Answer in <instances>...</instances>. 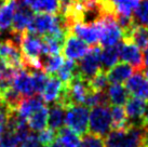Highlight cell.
Returning a JSON list of instances; mask_svg holds the SVG:
<instances>
[{
  "label": "cell",
  "instance_id": "obj_9",
  "mask_svg": "<svg viewBox=\"0 0 148 147\" xmlns=\"http://www.w3.org/2000/svg\"><path fill=\"white\" fill-rule=\"evenodd\" d=\"M89 50L90 47L86 42L75 36L74 34L69 33L65 38L62 52L67 60L76 61L80 60L83 55H86Z\"/></svg>",
  "mask_w": 148,
  "mask_h": 147
},
{
  "label": "cell",
  "instance_id": "obj_42",
  "mask_svg": "<svg viewBox=\"0 0 148 147\" xmlns=\"http://www.w3.org/2000/svg\"><path fill=\"white\" fill-rule=\"evenodd\" d=\"M83 3H97L101 0H80Z\"/></svg>",
  "mask_w": 148,
  "mask_h": 147
},
{
  "label": "cell",
  "instance_id": "obj_8",
  "mask_svg": "<svg viewBox=\"0 0 148 147\" xmlns=\"http://www.w3.org/2000/svg\"><path fill=\"white\" fill-rule=\"evenodd\" d=\"M34 17V11L26 0H16V8L14 12L11 29L18 33H24L28 28Z\"/></svg>",
  "mask_w": 148,
  "mask_h": 147
},
{
  "label": "cell",
  "instance_id": "obj_22",
  "mask_svg": "<svg viewBox=\"0 0 148 147\" xmlns=\"http://www.w3.org/2000/svg\"><path fill=\"white\" fill-rule=\"evenodd\" d=\"M56 141L62 147H79L81 143V137L69 128L63 127L58 131Z\"/></svg>",
  "mask_w": 148,
  "mask_h": 147
},
{
  "label": "cell",
  "instance_id": "obj_10",
  "mask_svg": "<svg viewBox=\"0 0 148 147\" xmlns=\"http://www.w3.org/2000/svg\"><path fill=\"white\" fill-rule=\"evenodd\" d=\"M0 56L4 62L15 70L23 69L21 47L9 39H0Z\"/></svg>",
  "mask_w": 148,
  "mask_h": 147
},
{
  "label": "cell",
  "instance_id": "obj_21",
  "mask_svg": "<svg viewBox=\"0 0 148 147\" xmlns=\"http://www.w3.org/2000/svg\"><path fill=\"white\" fill-rule=\"evenodd\" d=\"M48 111H49V108L43 106L30 115L27 118L29 129H32L35 132H39L45 129L48 124Z\"/></svg>",
  "mask_w": 148,
  "mask_h": 147
},
{
  "label": "cell",
  "instance_id": "obj_24",
  "mask_svg": "<svg viewBox=\"0 0 148 147\" xmlns=\"http://www.w3.org/2000/svg\"><path fill=\"white\" fill-rule=\"evenodd\" d=\"M24 96L18 91L15 90L12 86L9 87L7 90L0 94L1 102L3 103L9 110H17Z\"/></svg>",
  "mask_w": 148,
  "mask_h": 147
},
{
  "label": "cell",
  "instance_id": "obj_30",
  "mask_svg": "<svg viewBox=\"0 0 148 147\" xmlns=\"http://www.w3.org/2000/svg\"><path fill=\"white\" fill-rule=\"evenodd\" d=\"M132 19L136 25L148 27V0H140L138 7L132 14Z\"/></svg>",
  "mask_w": 148,
  "mask_h": 147
},
{
  "label": "cell",
  "instance_id": "obj_32",
  "mask_svg": "<svg viewBox=\"0 0 148 147\" xmlns=\"http://www.w3.org/2000/svg\"><path fill=\"white\" fill-rule=\"evenodd\" d=\"M127 130V129H125ZM125 130H112L104 139L106 147H121L123 143Z\"/></svg>",
  "mask_w": 148,
  "mask_h": 147
},
{
  "label": "cell",
  "instance_id": "obj_39",
  "mask_svg": "<svg viewBox=\"0 0 148 147\" xmlns=\"http://www.w3.org/2000/svg\"><path fill=\"white\" fill-rule=\"evenodd\" d=\"M140 147H148V127L143 128L140 135Z\"/></svg>",
  "mask_w": 148,
  "mask_h": 147
},
{
  "label": "cell",
  "instance_id": "obj_40",
  "mask_svg": "<svg viewBox=\"0 0 148 147\" xmlns=\"http://www.w3.org/2000/svg\"><path fill=\"white\" fill-rule=\"evenodd\" d=\"M142 117H143V120H144V126L145 127H148V103L145 104V108Z\"/></svg>",
  "mask_w": 148,
  "mask_h": 147
},
{
  "label": "cell",
  "instance_id": "obj_3",
  "mask_svg": "<svg viewBox=\"0 0 148 147\" xmlns=\"http://www.w3.org/2000/svg\"><path fill=\"white\" fill-rule=\"evenodd\" d=\"M111 130V115L109 106L92 107L89 116V130L91 134L105 139Z\"/></svg>",
  "mask_w": 148,
  "mask_h": 147
},
{
  "label": "cell",
  "instance_id": "obj_27",
  "mask_svg": "<svg viewBox=\"0 0 148 147\" xmlns=\"http://www.w3.org/2000/svg\"><path fill=\"white\" fill-rule=\"evenodd\" d=\"M127 40L133 42L140 49H145L148 43V27L143 25H135Z\"/></svg>",
  "mask_w": 148,
  "mask_h": 147
},
{
  "label": "cell",
  "instance_id": "obj_4",
  "mask_svg": "<svg viewBox=\"0 0 148 147\" xmlns=\"http://www.w3.org/2000/svg\"><path fill=\"white\" fill-rule=\"evenodd\" d=\"M89 107L75 104L66 109L65 123L67 128L73 130L80 136H83L88 133L89 130Z\"/></svg>",
  "mask_w": 148,
  "mask_h": 147
},
{
  "label": "cell",
  "instance_id": "obj_7",
  "mask_svg": "<svg viewBox=\"0 0 148 147\" xmlns=\"http://www.w3.org/2000/svg\"><path fill=\"white\" fill-rule=\"evenodd\" d=\"M64 84L66 87V90H67L69 100L73 105L75 104L83 105V102H84L88 93L92 90L90 88L89 81L81 78L80 76H74L69 81Z\"/></svg>",
  "mask_w": 148,
  "mask_h": 147
},
{
  "label": "cell",
  "instance_id": "obj_17",
  "mask_svg": "<svg viewBox=\"0 0 148 147\" xmlns=\"http://www.w3.org/2000/svg\"><path fill=\"white\" fill-rule=\"evenodd\" d=\"M66 109L63 106L53 103V105L49 108L48 111V126L50 129L58 131L64 127L65 123Z\"/></svg>",
  "mask_w": 148,
  "mask_h": 147
},
{
  "label": "cell",
  "instance_id": "obj_41",
  "mask_svg": "<svg viewBox=\"0 0 148 147\" xmlns=\"http://www.w3.org/2000/svg\"><path fill=\"white\" fill-rule=\"evenodd\" d=\"M143 58H144L145 67H148V43L144 49V55H143Z\"/></svg>",
  "mask_w": 148,
  "mask_h": 147
},
{
  "label": "cell",
  "instance_id": "obj_29",
  "mask_svg": "<svg viewBox=\"0 0 148 147\" xmlns=\"http://www.w3.org/2000/svg\"><path fill=\"white\" fill-rule=\"evenodd\" d=\"M32 76V80H33V86L35 89V93L39 94L42 93V91L45 89L47 82L49 80V75L45 73L42 69H33L28 70Z\"/></svg>",
  "mask_w": 148,
  "mask_h": 147
},
{
  "label": "cell",
  "instance_id": "obj_26",
  "mask_svg": "<svg viewBox=\"0 0 148 147\" xmlns=\"http://www.w3.org/2000/svg\"><path fill=\"white\" fill-rule=\"evenodd\" d=\"M111 129L112 130H125L127 129V116L122 106H114L110 109Z\"/></svg>",
  "mask_w": 148,
  "mask_h": 147
},
{
  "label": "cell",
  "instance_id": "obj_23",
  "mask_svg": "<svg viewBox=\"0 0 148 147\" xmlns=\"http://www.w3.org/2000/svg\"><path fill=\"white\" fill-rule=\"evenodd\" d=\"M26 2L36 13H58V0H26Z\"/></svg>",
  "mask_w": 148,
  "mask_h": 147
},
{
  "label": "cell",
  "instance_id": "obj_12",
  "mask_svg": "<svg viewBox=\"0 0 148 147\" xmlns=\"http://www.w3.org/2000/svg\"><path fill=\"white\" fill-rule=\"evenodd\" d=\"M125 88L133 96L148 101V80L142 71H136L125 81Z\"/></svg>",
  "mask_w": 148,
  "mask_h": 147
},
{
  "label": "cell",
  "instance_id": "obj_25",
  "mask_svg": "<svg viewBox=\"0 0 148 147\" xmlns=\"http://www.w3.org/2000/svg\"><path fill=\"white\" fill-rule=\"evenodd\" d=\"M42 70L48 75H54L58 70V68L64 63V57L61 54L49 55V54H42L40 57Z\"/></svg>",
  "mask_w": 148,
  "mask_h": 147
},
{
  "label": "cell",
  "instance_id": "obj_43",
  "mask_svg": "<svg viewBox=\"0 0 148 147\" xmlns=\"http://www.w3.org/2000/svg\"><path fill=\"white\" fill-rule=\"evenodd\" d=\"M45 147H62V146L60 145V143H58V141H55L54 143L50 144V145H47V146H45Z\"/></svg>",
  "mask_w": 148,
  "mask_h": 147
},
{
  "label": "cell",
  "instance_id": "obj_45",
  "mask_svg": "<svg viewBox=\"0 0 148 147\" xmlns=\"http://www.w3.org/2000/svg\"><path fill=\"white\" fill-rule=\"evenodd\" d=\"M7 1H8V0H0V7H1V5H3Z\"/></svg>",
  "mask_w": 148,
  "mask_h": 147
},
{
  "label": "cell",
  "instance_id": "obj_35",
  "mask_svg": "<svg viewBox=\"0 0 148 147\" xmlns=\"http://www.w3.org/2000/svg\"><path fill=\"white\" fill-rule=\"evenodd\" d=\"M18 70H15L11 66H9L2 57L0 56V80L4 81H13V78Z\"/></svg>",
  "mask_w": 148,
  "mask_h": 147
},
{
  "label": "cell",
  "instance_id": "obj_1",
  "mask_svg": "<svg viewBox=\"0 0 148 147\" xmlns=\"http://www.w3.org/2000/svg\"><path fill=\"white\" fill-rule=\"evenodd\" d=\"M23 68L26 70L42 69L40 57L42 55V37L32 32L23 33L21 42Z\"/></svg>",
  "mask_w": 148,
  "mask_h": 147
},
{
  "label": "cell",
  "instance_id": "obj_6",
  "mask_svg": "<svg viewBox=\"0 0 148 147\" xmlns=\"http://www.w3.org/2000/svg\"><path fill=\"white\" fill-rule=\"evenodd\" d=\"M119 57L122 62L127 63L133 67L135 71H143L145 69L144 58L138 47L129 40H122L120 42Z\"/></svg>",
  "mask_w": 148,
  "mask_h": 147
},
{
  "label": "cell",
  "instance_id": "obj_34",
  "mask_svg": "<svg viewBox=\"0 0 148 147\" xmlns=\"http://www.w3.org/2000/svg\"><path fill=\"white\" fill-rule=\"evenodd\" d=\"M79 147H105V142L103 137L88 132L82 136V141Z\"/></svg>",
  "mask_w": 148,
  "mask_h": 147
},
{
  "label": "cell",
  "instance_id": "obj_36",
  "mask_svg": "<svg viewBox=\"0 0 148 147\" xmlns=\"http://www.w3.org/2000/svg\"><path fill=\"white\" fill-rule=\"evenodd\" d=\"M56 136H58V131L52 130L49 128V129H43V130L39 131L38 139L41 143V145L47 146V145L54 143L56 141Z\"/></svg>",
  "mask_w": 148,
  "mask_h": 147
},
{
  "label": "cell",
  "instance_id": "obj_2",
  "mask_svg": "<svg viewBox=\"0 0 148 147\" xmlns=\"http://www.w3.org/2000/svg\"><path fill=\"white\" fill-rule=\"evenodd\" d=\"M101 53L102 49L97 45H93L86 55H83L78 63H76V70L74 76H80L81 78L90 81L97 73L101 71Z\"/></svg>",
  "mask_w": 148,
  "mask_h": 147
},
{
  "label": "cell",
  "instance_id": "obj_33",
  "mask_svg": "<svg viewBox=\"0 0 148 147\" xmlns=\"http://www.w3.org/2000/svg\"><path fill=\"white\" fill-rule=\"evenodd\" d=\"M90 88L93 91H106L107 88H108V79H107V76L105 71L101 70L99 73H97L94 77L91 79L90 81Z\"/></svg>",
  "mask_w": 148,
  "mask_h": 147
},
{
  "label": "cell",
  "instance_id": "obj_31",
  "mask_svg": "<svg viewBox=\"0 0 148 147\" xmlns=\"http://www.w3.org/2000/svg\"><path fill=\"white\" fill-rule=\"evenodd\" d=\"M75 69H76V62L73 61V60L64 61L62 66L58 68L56 77H58L63 83H67L71 78L74 77Z\"/></svg>",
  "mask_w": 148,
  "mask_h": 147
},
{
  "label": "cell",
  "instance_id": "obj_13",
  "mask_svg": "<svg viewBox=\"0 0 148 147\" xmlns=\"http://www.w3.org/2000/svg\"><path fill=\"white\" fill-rule=\"evenodd\" d=\"M12 87L16 91L26 98V96H32L35 94V89L33 86V80L30 73L26 69H21L16 73L14 76L12 81Z\"/></svg>",
  "mask_w": 148,
  "mask_h": 147
},
{
  "label": "cell",
  "instance_id": "obj_11",
  "mask_svg": "<svg viewBox=\"0 0 148 147\" xmlns=\"http://www.w3.org/2000/svg\"><path fill=\"white\" fill-rule=\"evenodd\" d=\"M70 33L80 38L84 42L91 45H95L99 42L101 27L99 23L94 24H83V23H74L70 27Z\"/></svg>",
  "mask_w": 148,
  "mask_h": 147
},
{
  "label": "cell",
  "instance_id": "obj_37",
  "mask_svg": "<svg viewBox=\"0 0 148 147\" xmlns=\"http://www.w3.org/2000/svg\"><path fill=\"white\" fill-rule=\"evenodd\" d=\"M21 147H42V145L38 139V135L30 132L28 136L22 142Z\"/></svg>",
  "mask_w": 148,
  "mask_h": 147
},
{
  "label": "cell",
  "instance_id": "obj_14",
  "mask_svg": "<svg viewBox=\"0 0 148 147\" xmlns=\"http://www.w3.org/2000/svg\"><path fill=\"white\" fill-rule=\"evenodd\" d=\"M133 71L134 69L131 65H129L127 63H124V62H121L112 66L110 69L107 70L106 76L110 83H122L131 77Z\"/></svg>",
  "mask_w": 148,
  "mask_h": 147
},
{
  "label": "cell",
  "instance_id": "obj_5",
  "mask_svg": "<svg viewBox=\"0 0 148 147\" xmlns=\"http://www.w3.org/2000/svg\"><path fill=\"white\" fill-rule=\"evenodd\" d=\"M99 25L101 27L99 42L103 47L117 45L122 39V30L116 21L115 15L105 14L102 20H99Z\"/></svg>",
  "mask_w": 148,
  "mask_h": 147
},
{
  "label": "cell",
  "instance_id": "obj_44",
  "mask_svg": "<svg viewBox=\"0 0 148 147\" xmlns=\"http://www.w3.org/2000/svg\"><path fill=\"white\" fill-rule=\"evenodd\" d=\"M144 76L146 77V79L148 80V69H146V70H144Z\"/></svg>",
  "mask_w": 148,
  "mask_h": 147
},
{
  "label": "cell",
  "instance_id": "obj_38",
  "mask_svg": "<svg viewBox=\"0 0 148 147\" xmlns=\"http://www.w3.org/2000/svg\"><path fill=\"white\" fill-rule=\"evenodd\" d=\"M9 109L5 107L2 110H0V135L3 132L4 127H5V122H7V116H8Z\"/></svg>",
  "mask_w": 148,
  "mask_h": 147
},
{
  "label": "cell",
  "instance_id": "obj_20",
  "mask_svg": "<svg viewBox=\"0 0 148 147\" xmlns=\"http://www.w3.org/2000/svg\"><path fill=\"white\" fill-rule=\"evenodd\" d=\"M15 8L16 0H8L0 7V32H5L11 28Z\"/></svg>",
  "mask_w": 148,
  "mask_h": 147
},
{
  "label": "cell",
  "instance_id": "obj_15",
  "mask_svg": "<svg viewBox=\"0 0 148 147\" xmlns=\"http://www.w3.org/2000/svg\"><path fill=\"white\" fill-rule=\"evenodd\" d=\"M43 106H45V101L41 95L34 94L32 96H26L22 100L21 104L17 108V113L27 120L30 115Z\"/></svg>",
  "mask_w": 148,
  "mask_h": 147
},
{
  "label": "cell",
  "instance_id": "obj_18",
  "mask_svg": "<svg viewBox=\"0 0 148 147\" xmlns=\"http://www.w3.org/2000/svg\"><path fill=\"white\" fill-rule=\"evenodd\" d=\"M63 88V82L55 75H51L42 91V98L45 103H54L58 100Z\"/></svg>",
  "mask_w": 148,
  "mask_h": 147
},
{
  "label": "cell",
  "instance_id": "obj_16",
  "mask_svg": "<svg viewBox=\"0 0 148 147\" xmlns=\"http://www.w3.org/2000/svg\"><path fill=\"white\" fill-rule=\"evenodd\" d=\"M119 53L120 42L117 45L105 47V49L101 53V69L103 71H107L112 66H115L119 60Z\"/></svg>",
  "mask_w": 148,
  "mask_h": 147
},
{
  "label": "cell",
  "instance_id": "obj_19",
  "mask_svg": "<svg viewBox=\"0 0 148 147\" xmlns=\"http://www.w3.org/2000/svg\"><path fill=\"white\" fill-rule=\"evenodd\" d=\"M107 95L109 103L116 106H122L125 104L129 96V91L121 83H111L107 88Z\"/></svg>",
  "mask_w": 148,
  "mask_h": 147
},
{
  "label": "cell",
  "instance_id": "obj_28",
  "mask_svg": "<svg viewBox=\"0 0 148 147\" xmlns=\"http://www.w3.org/2000/svg\"><path fill=\"white\" fill-rule=\"evenodd\" d=\"M142 131H143V128H127L125 130V136L121 147H140Z\"/></svg>",
  "mask_w": 148,
  "mask_h": 147
}]
</instances>
